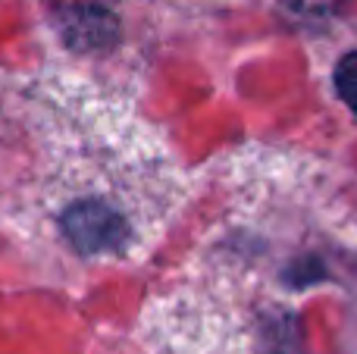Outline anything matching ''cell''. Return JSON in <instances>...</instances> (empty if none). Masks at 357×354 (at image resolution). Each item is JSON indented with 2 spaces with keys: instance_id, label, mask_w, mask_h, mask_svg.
I'll list each match as a JSON object with an SVG mask.
<instances>
[{
  "instance_id": "6da1fadb",
  "label": "cell",
  "mask_w": 357,
  "mask_h": 354,
  "mask_svg": "<svg viewBox=\"0 0 357 354\" xmlns=\"http://www.w3.org/2000/svg\"><path fill=\"white\" fill-rule=\"evenodd\" d=\"M335 88L345 98V104L357 113V50L342 56V63L335 66Z\"/></svg>"
}]
</instances>
